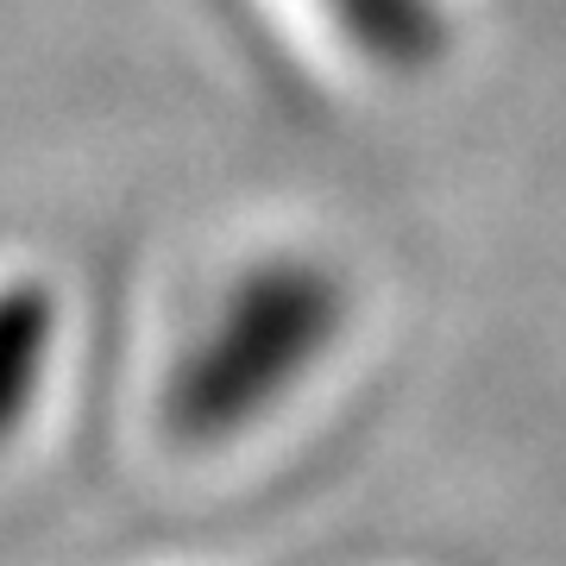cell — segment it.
I'll return each instance as SVG.
<instances>
[{
    "instance_id": "6da1fadb",
    "label": "cell",
    "mask_w": 566,
    "mask_h": 566,
    "mask_svg": "<svg viewBox=\"0 0 566 566\" xmlns=\"http://www.w3.org/2000/svg\"><path fill=\"white\" fill-rule=\"evenodd\" d=\"M346 322V290L308 259H271L227 290L221 315L182 353L164 390V422L189 447L227 441L259 422L322 359Z\"/></svg>"
},
{
    "instance_id": "7a4b0ae2",
    "label": "cell",
    "mask_w": 566,
    "mask_h": 566,
    "mask_svg": "<svg viewBox=\"0 0 566 566\" xmlns=\"http://www.w3.org/2000/svg\"><path fill=\"white\" fill-rule=\"evenodd\" d=\"M51 346H57V296L32 277L7 283L0 290V441L32 416Z\"/></svg>"
},
{
    "instance_id": "3957f363",
    "label": "cell",
    "mask_w": 566,
    "mask_h": 566,
    "mask_svg": "<svg viewBox=\"0 0 566 566\" xmlns=\"http://www.w3.org/2000/svg\"><path fill=\"white\" fill-rule=\"evenodd\" d=\"M322 7L378 70H403V76L428 70L447 44L441 0H322Z\"/></svg>"
}]
</instances>
